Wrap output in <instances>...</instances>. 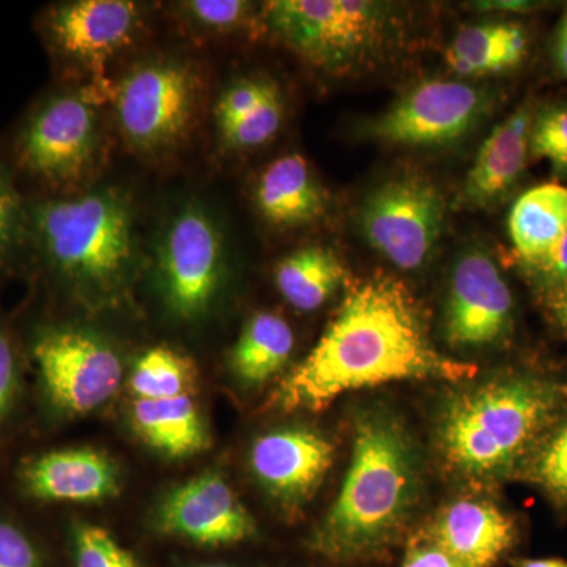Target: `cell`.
<instances>
[{
    "label": "cell",
    "instance_id": "obj_1",
    "mask_svg": "<svg viewBox=\"0 0 567 567\" xmlns=\"http://www.w3.org/2000/svg\"><path fill=\"white\" fill-rule=\"evenodd\" d=\"M475 364L435 349L423 312L405 284L375 274L350 287L320 341L287 377L274 402L284 410H322L338 395L398 382L476 375Z\"/></svg>",
    "mask_w": 567,
    "mask_h": 567
},
{
    "label": "cell",
    "instance_id": "obj_2",
    "mask_svg": "<svg viewBox=\"0 0 567 567\" xmlns=\"http://www.w3.org/2000/svg\"><path fill=\"white\" fill-rule=\"evenodd\" d=\"M416 496L413 447L386 413H368L354 431L352 461L324 518L320 543L336 557H358L388 543Z\"/></svg>",
    "mask_w": 567,
    "mask_h": 567
},
{
    "label": "cell",
    "instance_id": "obj_3",
    "mask_svg": "<svg viewBox=\"0 0 567 567\" xmlns=\"http://www.w3.org/2000/svg\"><path fill=\"white\" fill-rule=\"evenodd\" d=\"M554 393L529 379H503L457 395L440 425L450 464L483 476L507 468L554 410Z\"/></svg>",
    "mask_w": 567,
    "mask_h": 567
},
{
    "label": "cell",
    "instance_id": "obj_4",
    "mask_svg": "<svg viewBox=\"0 0 567 567\" xmlns=\"http://www.w3.org/2000/svg\"><path fill=\"white\" fill-rule=\"evenodd\" d=\"M265 22L306 61L338 74L377 61L395 35L390 6L371 0H276Z\"/></svg>",
    "mask_w": 567,
    "mask_h": 567
},
{
    "label": "cell",
    "instance_id": "obj_5",
    "mask_svg": "<svg viewBox=\"0 0 567 567\" xmlns=\"http://www.w3.org/2000/svg\"><path fill=\"white\" fill-rule=\"evenodd\" d=\"M35 229L50 262L74 281L107 286L132 267V212L118 194L99 192L40 205Z\"/></svg>",
    "mask_w": 567,
    "mask_h": 567
},
{
    "label": "cell",
    "instance_id": "obj_6",
    "mask_svg": "<svg viewBox=\"0 0 567 567\" xmlns=\"http://www.w3.org/2000/svg\"><path fill=\"white\" fill-rule=\"evenodd\" d=\"M445 197L421 175L391 178L369 194L361 227L369 244L401 270L427 262L445 223Z\"/></svg>",
    "mask_w": 567,
    "mask_h": 567
},
{
    "label": "cell",
    "instance_id": "obj_7",
    "mask_svg": "<svg viewBox=\"0 0 567 567\" xmlns=\"http://www.w3.org/2000/svg\"><path fill=\"white\" fill-rule=\"evenodd\" d=\"M491 110V95L462 81L421 82L369 123L365 134L388 144L434 147L466 136Z\"/></svg>",
    "mask_w": 567,
    "mask_h": 567
},
{
    "label": "cell",
    "instance_id": "obj_8",
    "mask_svg": "<svg viewBox=\"0 0 567 567\" xmlns=\"http://www.w3.org/2000/svg\"><path fill=\"white\" fill-rule=\"evenodd\" d=\"M33 357L52 404L65 412H92L121 388L123 371L117 353L87 331H44L33 346Z\"/></svg>",
    "mask_w": 567,
    "mask_h": 567
},
{
    "label": "cell",
    "instance_id": "obj_9",
    "mask_svg": "<svg viewBox=\"0 0 567 567\" xmlns=\"http://www.w3.org/2000/svg\"><path fill=\"white\" fill-rule=\"evenodd\" d=\"M196 95V80L181 63L153 62L133 70L117 93L122 133L140 151L173 145L192 122Z\"/></svg>",
    "mask_w": 567,
    "mask_h": 567
},
{
    "label": "cell",
    "instance_id": "obj_10",
    "mask_svg": "<svg viewBox=\"0 0 567 567\" xmlns=\"http://www.w3.org/2000/svg\"><path fill=\"white\" fill-rule=\"evenodd\" d=\"M223 271V245L210 216L197 207L178 213L164 235L159 275L175 315H203L215 297Z\"/></svg>",
    "mask_w": 567,
    "mask_h": 567
},
{
    "label": "cell",
    "instance_id": "obj_11",
    "mask_svg": "<svg viewBox=\"0 0 567 567\" xmlns=\"http://www.w3.org/2000/svg\"><path fill=\"white\" fill-rule=\"evenodd\" d=\"M513 312V295L492 257L483 249L462 254L447 292V342L457 347L496 344L509 334Z\"/></svg>",
    "mask_w": 567,
    "mask_h": 567
},
{
    "label": "cell",
    "instance_id": "obj_12",
    "mask_svg": "<svg viewBox=\"0 0 567 567\" xmlns=\"http://www.w3.org/2000/svg\"><path fill=\"white\" fill-rule=\"evenodd\" d=\"M96 118L76 95L55 96L25 126L20 142L22 166L50 182L76 181L96 151Z\"/></svg>",
    "mask_w": 567,
    "mask_h": 567
},
{
    "label": "cell",
    "instance_id": "obj_13",
    "mask_svg": "<svg viewBox=\"0 0 567 567\" xmlns=\"http://www.w3.org/2000/svg\"><path fill=\"white\" fill-rule=\"evenodd\" d=\"M158 524L203 546H230L256 535V522L234 488L215 473L196 477L164 499Z\"/></svg>",
    "mask_w": 567,
    "mask_h": 567
},
{
    "label": "cell",
    "instance_id": "obj_14",
    "mask_svg": "<svg viewBox=\"0 0 567 567\" xmlns=\"http://www.w3.org/2000/svg\"><path fill=\"white\" fill-rule=\"evenodd\" d=\"M333 445L305 427L279 429L259 436L251 450L254 475L287 505L309 498L333 464Z\"/></svg>",
    "mask_w": 567,
    "mask_h": 567
},
{
    "label": "cell",
    "instance_id": "obj_15",
    "mask_svg": "<svg viewBox=\"0 0 567 567\" xmlns=\"http://www.w3.org/2000/svg\"><path fill=\"white\" fill-rule=\"evenodd\" d=\"M136 3L126 0H78L52 10V39L63 52L87 63H102L132 40Z\"/></svg>",
    "mask_w": 567,
    "mask_h": 567
},
{
    "label": "cell",
    "instance_id": "obj_16",
    "mask_svg": "<svg viewBox=\"0 0 567 567\" xmlns=\"http://www.w3.org/2000/svg\"><path fill=\"white\" fill-rule=\"evenodd\" d=\"M516 529L498 507L483 499H458L436 517L431 540L462 567H494L513 546Z\"/></svg>",
    "mask_w": 567,
    "mask_h": 567
},
{
    "label": "cell",
    "instance_id": "obj_17",
    "mask_svg": "<svg viewBox=\"0 0 567 567\" xmlns=\"http://www.w3.org/2000/svg\"><path fill=\"white\" fill-rule=\"evenodd\" d=\"M22 481L29 494L43 502H103L118 492L114 464L91 450L52 451L35 457L22 470Z\"/></svg>",
    "mask_w": 567,
    "mask_h": 567
},
{
    "label": "cell",
    "instance_id": "obj_18",
    "mask_svg": "<svg viewBox=\"0 0 567 567\" xmlns=\"http://www.w3.org/2000/svg\"><path fill=\"white\" fill-rule=\"evenodd\" d=\"M532 107L520 106L488 134L465 178L462 199L473 207L502 203L524 173L532 136Z\"/></svg>",
    "mask_w": 567,
    "mask_h": 567
},
{
    "label": "cell",
    "instance_id": "obj_19",
    "mask_svg": "<svg viewBox=\"0 0 567 567\" xmlns=\"http://www.w3.org/2000/svg\"><path fill=\"white\" fill-rule=\"evenodd\" d=\"M256 203L268 223L281 227L315 223L327 212L322 186L298 153L281 156L264 171Z\"/></svg>",
    "mask_w": 567,
    "mask_h": 567
},
{
    "label": "cell",
    "instance_id": "obj_20",
    "mask_svg": "<svg viewBox=\"0 0 567 567\" xmlns=\"http://www.w3.org/2000/svg\"><path fill=\"white\" fill-rule=\"evenodd\" d=\"M527 50L524 25L513 21H487L462 29L447 47L445 61L461 76H488L516 69Z\"/></svg>",
    "mask_w": 567,
    "mask_h": 567
},
{
    "label": "cell",
    "instance_id": "obj_21",
    "mask_svg": "<svg viewBox=\"0 0 567 567\" xmlns=\"http://www.w3.org/2000/svg\"><path fill=\"white\" fill-rule=\"evenodd\" d=\"M511 240L525 270L543 260L567 229V188L547 183L522 194L509 213Z\"/></svg>",
    "mask_w": 567,
    "mask_h": 567
},
{
    "label": "cell",
    "instance_id": "obj_22",
    "mask_svg": "<svg viewBox=\"0 0 567 567\" xmlns=\"http://www.w3.org/2000/svg\"><path fill=\"white\" fill-rule=\"evenodd\" d=\"M132 417L142 439L166 456H193L208 445L207 431L192 395L137 399Z\"/></svg>",
    "mask_w": 567,
    "mask_h": 567
},
{
    "label": "cell",
    "instance_id": "obj_23",
    "mask_svg": "<svg viewBox=\"0 0 567 567\" xmlns=\"http://www.w3.org/2000/svg\"><path fill=\"white\" fill-rule=\"evenodd\" d=\"M346 268L323 246L295 251L276 267V286L287 303L301 312L319 309L344 281Z\"/></svg>",
    "mask_w": 567,
    "mask_h": 567
},
{
    "label": "cell",
    "instance_id": "obj_24",
    "mask_svg": "<svg viewBox=\"0 0 567 567\" xmlns=\"http://www.w3.org/2000/svg\"><path fill=\"white\" fill-rule=\"evenodd\" d=\"M295 336L282 317L259 312L245 324L233 350L235 374L249 383H262L281 371L293 352Z\"/></svg>",
    "mask_w": 567,
    "mask_h": 567
},
{
    "label": "cell",
    "instance_id": "obj_25",
    "mask_svg": "<svg viewBox=\"0 0 567 567\" xmlns=\"http://www.w3.org/2000/svg\"><path fill=\"white\" fill-rule=\"evenodd\" d=\"M197 375L188 357L167 347H155L137 360L130 385L137 399L181 398L196 391Z\"/></svg>",
    "mask_w": 567,
    "mask_h": 567
},
{
    "label": "cell",
    "instance_id": "obj_26",
    "mask_svg": "<svg viewBox=\"0 0 567 567\" xmlns=\"http://www.w3.org/2000/svg\"><path fill=\"white\" fill-rule=\"evenodd\" d=\"M282 123V103L279 92L268 95L256 110L229 125L221 126L224 141L235 148L260 147L278 133Z\"/></svg>",
    "mask_w": 567,
    "mask_h": 567
},
{
    "label": "cell",
    "instance_id": "obj_27",
    "mask_svg": "<svg viewBox=\"0 0 567 567\" xmlns=\"http://www.w3.org/2000/svg\"><path fill=\"white\" fill-rule=\"evenodd\" d=\"M529 151L551 163L558 174L567 175V104H555L535 115Z\"/></svg>",
    "mask_w": 567,
    "mask_h": 567
},
{
    "label": "cell",
    "instance_id": "obj_28",
    "mask_svg": "<svg viewBox=\"0 0 567 567\" xmlns=\"http://www.w3.org/2000/svg\"><path fill=\"white\" fill-rule=\"evenodd\" d=\"M76 567H140L132 551L102 527L81 525L74 535Z\"/></svg>",
    "mask_w": 567,
    "mask_h": 567
},
{
    "label": "cell",
    "instance_id": "obj_29",
    "mask_svg": "<svg viewBox=\"0 0 567 567\" xmlns=\"http://www.w3.org/2000/svg\"><path fill=\"white\" fill-rule=\"evenodd\" d=\"M275 91H278V87L274 82L256 80V78H246V80L230 84L219 99L218 106H216V118H218L219 128L245 117Z\"/></svg>",
    "mask_w": 567,
    "mask_h": 567
},
{
    "label": "cell",
    "instance_id": "obj_30",
    "mask_svg": "<svg viewBox=\"0 0 567 567\" xmlns=\"http://www.w3.org/2000/svg\"><path fill=\"white\" fill-rule=\"evenodd\" d=\"M43 555L31 536L0 520V567H43Z\"/></svg>",
    "mask_w": 567,
    "mask_h": 567
},
{
    "label": "cell",
    "instance_id": "obj_31",
    "mask_svg": "<svg viewBox=\"0 0 567 567\" xmlns=\"http://www.w3.org/2000/svg\"><path fill=\"white\" fill-rule=\"evenodd\" d=\"M536 473L548 488L567 495V425L544 447L537 458Z\"/></svg>",
    "mask_w": 567,
    "mask_h": 567
},
{
    "label": "cell",
    "instance_id": "obj_32",
    "mask_svg": "<svg viewBox=\"0 0 567 567\" xmlns=\"http://www.w3.org/2000/svg\"><path fill=\"white\" fill-rule=\"evenodd\" d=\"M194 20L215 29H229L244 20L248 3L240 0H194L186 6Z\"/></svg>",
    "mask_w": 567,
    "mask_h": 567
},
{
    "label": "cell",
    "instance_id": "obj_33",
    "mask_svg": "<svg viewBox=\"0 0 567 567\" xmlns=\"http://www.w3.org/2000/svg\"><path fill=\"white\" fill-rule=\"evenodd\" d=\"M527 271L547 290L567 286V229L554 249Z\"/></svg>",
    "mask_w": 567,
    "mask_h": 567
},
{
    "label": "cell",
    "instance_id": "obj_34",
    "mask_svg": "<svg viewBox=\"0 0 567 567\" xmlns=\"http://www.w3.org/2000/svg\"><path fill=\"white\" fill-rule=\"evenodd\" d=\"M18 224H20V207H18L17 194L0 173V256L9 251L10 246L13 245Z\"/></svg>",
    "mask_w": 567,
    "mask_h": 567
},
{
    "label": "cell",
    "instance_id": "obj_35",
    "mask_svg": "<svg viewBox=\"0 0 567 567\" xmlns=\"http://www.w3.org/2000/svg\"><path fill=\"white\" fill-rule=\"evenodd\" d=\"M17 361L9 339L0 333V420L10 412L17 394Z\"/></svg>",
    "mask_w": 567,
    "mask_h": 567
},
{
    "label": "cell",
    "instance_id": "obj_36",
    "mask_svg": "<svg viewBox=\"0 0 567 567\" xmlns=\"http://www.w3.org/2000/svg\"><path fill=\"white\" fill-rule=\"evenodd\" d=\"M402 567H462L456 559L450 557L445 550L429 543H415L406 551Z\"/></svg>",
    "mask_w": 567,
    "mask_h": 567
},
{
    "label": "cell",
    "instance_id": "obj_37",
    "mask_svg": "<svg viewBox=\"0 0 567 567\" xmlns=\"http://www.w3.org/2000/svg\"><path fill=\"white\" fill-rule=\"evenodd\" d=\"M548 308L558 323L567 331V286L548 290Z\"/></svg>",
    "mask_w": 567,
    "mask_h": 567
},
{
    "label": "cell",
    "instance_id": "obj_38",
    "mask_svg": "<svg viewBox=\"0 0 567 567\" xmlns=\"http://www.w3.org/2000/svg\"><path fill=\"white\" fill-rule=\"evenodd\" d=\"M554 58L559 73L567 78V11L559 22L557 39H555Z\"/></svg>",
    "mask_w": 567,
    "mask_h": 567
},
{
    "label": "cell",
    "instance_id": "obj_39",
    "mask_svg": "<svg viewBox=\"0 0 567 567\" xmlns=\"http://www.w3.org/2000/svg\"><path fill=\"white\" fill-rule=\"evenodd\" d=\"M480 9L503 10V11H528L535 9L528 2H488L480 3Z\"/></svg>",
    "mask_w": 567,
    "mask_h": 567
},
{
    "label": "cell",
    "instance_id": "obj_40",
    "mask_svg": "<svg viewBox=\"0 0 567 567\" xmlns=\"http://www.w3.org/2000/svg\"><path fill=\"white\" fill-rule=\"evenodd\" d=\"M516 567H567V561L563 559L546 558V559H522Z\"/></svg>",
    "mask_w": 567,
    "mask_h": 567
},
{
    "label": "cell",
    "instance_id": "obj_41",
    "mask_svg": "<svg viewBox=\"0 0 567 567\" xmlns=\"http://www.w3.org/2000/svg\"><path fill=\"white\" fill-rule=\"evenodd\" d=\"M204 567H229V566H204Z\"/></svg>",
    "mask_w": 567,
    "mask_h": 567
}]
</instances>
